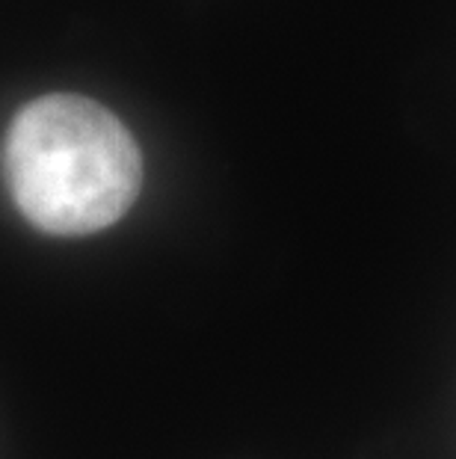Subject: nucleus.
Wrapping results in <instances>:
<instances>
[{
    "label": "nucleus",
    "mask_w": 456,
    "mask_h": 459,
    "mask_svg": "<svg viewBox=\"0 0 456 459\" xmlns=\"http://www.w3.org/2000/svg\"><path fill=\"white\" fill-rule=\"evenodd\" d=\"M0 160L15 208L54 238L110 229L142 190L133 134L104 104L74 92L24 104L6 128Z\"/></svg>",
    "instance_id": "obj_1"
}]
</instances>
